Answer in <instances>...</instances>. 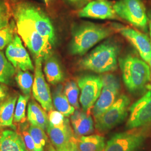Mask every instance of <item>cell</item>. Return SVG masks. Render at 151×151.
I'll list each match as a JSON object with an SVG mask.
<instances>
[{
  "mask_svg": "<svg viewBox=\"0 0 151 151\" xmlns=\"http://www.w3.org/2000/svg\"><path fill=\"white\" fill-rule=\"evenodd\" d=\"M48 151H57L55 149V148H54L53 146L52 145H50L49 147Z\"/></svg>",
  "mask_w": 151,
  "mask_h": 151,
  "instance_id": "obj_38",
  "label": "cell"
},
{
  "mask_svg": "<svg viewBox=\"0 0 151 151\" xmlns=\"http://www.w3.org/2000/svg\"><path fill=\"white\" fill-rule=\"evenodd\" d=\"M57 151H81L80 150L77 142V137L75 136L63 148Z\"/></svg>",
  "mask_w": 151,
  "mask_h": 151,
  "instance_id": "obj_33",
  "label": "cell"
},
{
  "mask_svg": "<svg viewBox=\"0 0 151 151\" xmlns=\"http://www.w3.org/2000/svg\"><path fill=\"white\" fill-rule=\"evenodd\" d=\"M148 23H149V27H150V37H151V12L149 14L148 17Z\"/></svg>",
  "mask_w": 151,
  "mask_h": 151,
  "instance_id": "obj_36",
  "label": "cell"
},
{
  "mask_svg": "<svg viewBox=\"0 0 151 151\" xmlns=\"http://www.w3.org/2000/svg\"><path fill=\"white\" fill-rule=\"evenodd\" d=\"M49 124L54 126L55 127L62 128L65 124L67 118H65V116L58 111L51 110L49 111Z\"/></svg>",
  "mask_w": 151,
  "mask_h": 151,
  "instance_id": "obj_31",
  "label": "cell"
},
{
  "mask_svg": "<svg viewBox=\"0 0 151 151\" xmlns=\"http://www.w3.org/2000/svg\"><path fill=\"white\" fill-rule=\"evenodd\" d=\"M43 60H35V76L32 87V95L46 111L53 109V104L50 88L47 83L42 70Z\"/></svg>",
  "mask_w": 151,
  "mask_h": 151,
  "instance_id": "obj_12",
  "label": "cell"
},
{
  "mask_svg": "<svg viewBox=\"0 0 151 151\" xmlns=\"http://www.w3.org/2000/svg\"><path fill=\"white\" fill-rule=\"evenodd\" d=\"M28 132L34 140L36 151H44V147L46 146L48 140L44 130L30 125L28 128Z\"/></svg>",
  "mask_w": 151,
  "mask_h": 151,
  "instance_id": "obj_26",
  "label": "cell"
},
{
  "mask_svg": "<svg viewBox=\"0 0 151 151\" xmlns=\"http://www.w3.org/2000/svg\"><path fill=\"white\" fill-rule=\"evenodd\" d=\"M149 63H150V71H151V81H150V83H149V84L147 85V88L151 90V60H150L149 62Z\"/></svg>",
  "mask_w": 151,
  "mask_h": 151,
  "instance_id": "obj_37",
  "label": "cell"
},
{
  "mask_svg": "<svg viewBox=\"0 0 151 151\" xmlns=\"http://www.w3.org/2000/svg\"><path fill=\"white\" fill-rule=\"evenodd\" d=\"M12 1V2H16V3H17L19 1V0H11Z\"/></svg>",
  "mask_w": 151,
  "mask_h": 151,
  "instance_id": "obj_40",
  "label": "cell"
},
{
  "mask_svg": "<svg viewBox=\"0 0 151 151\" xmlns=\"http://www.w3.org/2000/svg\"><path fill=\"white\" fill-rule=\"evenodd\" d=\"M15 80L24 95L30 96L34 82L32 74L29 70H22L16 69Z\"/></svg>",
  "mask_w": 151,
  "mask_h": 151,
  "instance_id": "obj_24",
  "label": "cell"
},
{
  "mask_svg": "<svg viewBox=\"0 0 151 151\" xmlns=\"http://www.w3.org/2000/svg\"><path fill=\"white\" fill-rule=\"evenodd\" d=\"M27 120L30 125L47 130L48 126V115L43 108L34 100H31L27 106Z\"/></svg>",
  "mask_w": 151,
  "mask_h": 151,
  "instance_id": "obj_20",
  "label": "cell"
},
{
  "mask_svg": "<svg viewBox=\"0 0 151 151\" xmlns=\"http://www.w3.org/2000/svg\"><path fill=\"white\" fill-rule=\"evenodd\" d=\"M120 47L113 41L101 44L82 59L79 63L81 68L97 73L113 71L117 68Z\"/></svg>",
  "mask_w": 151,
  "mask_h": 151,
  "instance_id": "obj_4",
  "label": "cell"
},
{
  "mask_svg": "<svg viewBox=\"0 0 151 151\" xmlns=\"http://www.w3.org/2000/svg\"><path fill=\"white\" fill-rule=\"evenodd\" d=\"M5 54L7 59L16 69L24 71L34 70L29 54L17 33L12 42L7 47Z\"/></svg>",
  "mask_w": 151,
  "mask_h": 151,
  "instance_id": "obj_14",
  "label": "cell"
},
{
  "mask_svg": "<svg viewBox=\"0 0 151 151\" xmlns=\"http://www.w3.org/2000/svg\"><path fill=\"white\" fill-rule=\"evenodd\" d=\"M44 61V72L49 83L54 85L64 81V75L57 58L51 55Z\"/></svg>",
  "mask_w": 151,
  "mask_h": 151,
  "instance_id": "obj_21",
  "label": "cell"
},
{
  "mask_svg": "<svg viewBox=\"0 0 151 151\" xmlns=\"http://www.w3.org/2000/svg\"><path fill=\"white\" fill-rule=\"evenodd\" d=\"M17 99V95L9 96L2 103L0 104V128L11 127L14 129L16 128L13 124L14 112Z\"/></svg>",
  "mask_w": 151,
  "mask_h": 151,
  "instance_id": "obj_19",
  "label": "cell"
},
{
  "mask_svg": "<svg viewBox=\"0 0 151 151\" xmlns=\"http://www.w3.org/2000/svg\"><path fill=\"white\" fill-rule=\"evenodd\" d=\"M81 17L101 20L117 19L113 4L108 0H93L87 3L78 13Z\"/></svg>",
  "mask_w": 151,
  "mask_h": 151,
  "instance_id": "obj_15",
  "label": "cell"
},
{
  "mask_svg": "<svg viewBox=\"0 0 151 151\" xmlns=\"http://www.w3.org/2000/svg\"><path fill=\"white\" fill-rule=\"evenodd\" d=\"M129 110L130 115L127 127L129 129L151 124V90L133 104Z\"/></svg>",
  "mask_w": 151,
  "mask_h": 151,
  "instance_id": "obj_11",
  "label": "cell"
},
{
  "mask_svg": "<svg viewBox=\"0 0 151 151\" xmlns=\"http://www.w3.org/2000/svg\"><path fill=\"white\" fill-rule=\"evenodd\" d=\"M15 73V68L0 50V82L6 85H11Z\"/></svg>",
  "mask_w": 151,
  "mask_h": 151,
  "instance_id": "obj_25",
  "label": "cell"
},
{
  "mask_svg": "<svg viewBox=\"0 0 151 151\" xmlns=\"http://www.w3.org/2000/svg\"><path fill=\"white\" fill-rule=\"evenodd\" d=\"M16 5L32 21L38 33L54 45L56 41L54 27L44 12L30 2H20L16 3Z\"/></svg>",
  "mask_w": 151,
  "mask_h": 151,
  "instance_id": "obj_7",
  "label": "cell"
},
{
  "mask_svg": "<svg viewBox=\"0 0 151 151\" xmlns=\"http://www.w3.org/2000/svg\"><path fill=\"white\" fill-rule=\"evenodd\" d=\"M70 2L78 8L84 7L87 3L89 2V0H68Z\"/></svg>",
  "mask_w": 151,
  "mask_h": 151,
  "instance_id": "obj_35",
  "label": "cell"
},
{
  "mask_svg": "<svg viewBox=\"0 0 151 151\" xmlns=\"http://www.w3.org/2000/svg\"><path fill=\"white\" fill-rule=\"evenodd\" d=\"M70 120L77 137L90 135L94 132L93 121L89 113L77 109L71 115Z\"/></svg>",
  "mask_w": 151,
  "mask_h": 151,
  "instance_id": "obj_16",
  "label": "cell"
},
{
  "mask_svg": "<svg viewBox=\"0 0 151 151\" xmlns=\"http://www.w3.org/2000/svg\"><path fill=\"white\" fill-rule=\"evenodd\" d=\"M77 145L81 151H105V139L97 134L77 137Z\"/></svg>",
  "mask_w": 151,
  "mask_h": 151,
  "instance_id": "obj_23",
  "label": "cell"
},
{
  "mask_svg": "<svg viewBox=\"0 0 151 151\" xmlns=\"http://www.w3.org/2000/svg\"><path fill=\"white\" fill-rule=\"evenodd\" d=\"M17 31L15 21L11 20L9 24L0 29V50L5 48L14 39Z\"/></svg>",
  "mask_w": 151,
  "mask_h": 151,
  "instance_id": "obj_27",
  "label": "cell"
},
{
  "mask_svg": "<svg viewBox=\"0 0 151 151\" xmlns=\"http://www.w3.org/2000/svg\"><path fill=\"white\" fill-rule=\"evenodd\" d=\"M52 101L55 109L65 117H68L74 113L75 108L69 103L63 91V87L58 84L54 88L52 95Z\"/></svg>",
  "mask_w": 151,
  "mask_h": 151,
  "instance_id": "obj_22",
  "label": "cell"
},
{
  "mask_svg": "<svg viewBox=\"0 0 151 151\" xmlns=\"http://www.w3.org/2000/svg\"><path fill=\"white\" fill-rule=\"evenodd\" d=\"M146 139L143 133L135 130L119 133L108 140L105 151H139Z\"/></svg>",
  "mask_w": 151,
  "mask_h": 151,
  "instance_id": "obj_10",
  "label": "cell"
},
{
  "mask_svg": "<svg viewBox=\"0 0 151 151\" xmlns=\"http://www.w3.org/2000/svg\"><path fill=\"white\" fill-rule=\"evenodd\" d=\"M64 93L70 105L75 108L80 109V104L78 103L79 87L75 81H68L64 87Z\"/></svg>",
  "mask_w": 151,
  "mask_h": 151,
  "instance_id": "obj_28",
  "label": "cell"
},
{
  "mask_svg": "<svg viewBox=\"0 0 151 151\" xmlns=\"http://www.w3.org/2000/svg\"><path fill=\"white\" fill-rule=\"evenodd\" d=\"M12 14V11L6 0H0V29L9 24Z\"/></svg>",
  "mask_w": 151,
  "mask_h": 151,
  "instance_id": "obj_30",
  "label": "cell"
},
{
  "mask_svg": "<svg viewBox=\"0 0 151 151\" xmlns=\"http://www.w3.org/2000/svg\"><path fill=\"white\" fill-rule=\"evenodd\" d=\"M26 147L29 151H36L35 145L32 137L28 132V129L24 130L21 132Z\"/></svg>",
  "mask_w": 151,
  "mask_h": 151,
  "instance_id": "obj_32",
  "label": "cell"
},
{
  "mask_svg": "<svg viewBox=\"0 0 151 151\" xmlns=\"http://www.w3.org/2000/svg\"><path fill=\"white\" fill-rule=\"evenodd\" d=\"M119 64L127 90L134 94L144 91L151 81L150 65L132 54L120 57Z\"/></svg>",
  "mask_w": 151,
  "mask_h": 151,
  "instance_id": "obj_2",
  "label": "cell"
},
{
  "mask_svg": "<svg viewBox=\"0 0 151 151\" xmlns=\"http://www.w3.org/2000/svg\"><path fill=\"white\" fill-rule=\"evenodd\" d=\"M47 131L56 150H58L65 147L75 136L68 119H67L65 126L62 128L55 127L49 124Z\"/></svg>",
  "mask_w": 151,
  "mask_h": 151,
  "instance_id": "obj_18",
  "label": "cell"
},
{
  "mask_svg": "<svg viewBox=\"0 0 151 151\" xmlns=\"http://www.w3.org/2000/svg\"><path fill=\"white\" fill-rule=\"evenodd\" d=\"M130 103L129 97L126 95H120L113 104L95 121V128L100 132L112 129L122 123L128 115Z\"/></svg>",
  "mask_w": 151,
  "mask_h": 151,
  "instance_id": "obj_6",
  "label": "cell"
},
{
  "mask_svg": "<svg viewBox=\"0 0 151 151\" xmlns=\"http://www.w3.org/2000/svg\"><path fill=\"white\" fill-rule=\"evenodd\" d=\"M103 87L100 95L95 104L92 114L95 120L101 116L118 99L120 84L118 78L111 74L101 76Z\"/></svg>",
  "mask_w": 151,
  "mask_h": 151,
  "instance_id": "obj_8",
  "label": "cell"
},
{
  "mask_svg": "<svg viewBox=\"0 0 151 151\" xmlns=\"http://www.w3.org/2000/svg\"><path fill=\"white\" fill-rule=\"evenodd\" d=\"M0 151H29L20 133L10 129L0 132Z\"/></svg>",
  "mask_w": 151,
  "mask_h": 151,
  "instance_id": "obj_17",
  "label": "cell"
},
{
  "mask_svg": "<svg viewBox=\"0 0 151 151\" xmlns=\"http://www.w3.org/2000/svg\"><path fill=\"white\" fill-rule=\"evenodd\" d=\"M1 128H0V132H1Z\"/></svg>",
  "mask_w": 151,
  "mask_h": 151,
  "instance_id": "obj_41",
  "label": "cell"
},
{
  "mask_svg": "<svg viewBox=\"0 0 151 151\" xmlns=\"http://www.w3.org/2000/svg\"><path fill=\"white\" fill-rule=\"evenodd\" d=\"M114 28L126 38L137 52L142 60L149 62L151 60V42L146 34L135 29L118 24H114Z\"/></svg>",
  "mask_w": 151,
  "mask_h": 151,
  "instance_id": "obj_13",
  "label": "cell"
},
{
  "mask_svg": "<svg viewBox=\"0 0 151 151\" xmlns=\"http://www.w3.org/2000/svg\"><path fill=\"white\" fill-rule=\"evenodd\" d=\"M116 14L135 27L146 30L148 22L145 6L142 0H119L113 4Z\"/></svg>",
  "mask_w": 151,
  "mask_h": 151,
  "instance_id": "obj_5",
  "label": "cell"
},
{
  "mask_svg": "<svg viewBox=\"0 0 151 151\" xmlns=\"http://www.w3.org/2000/svg\"><path fill=\"white\" fill-rule=\"evenodd\" d=\"M9 97V88L5 84L0 82V104Z\"/></svg>",
  "mask_w": 151,
  "mask_h": 151,
  "instance_id": "obj_34",
  "label": "cell"
},
{
  "mask_svg": "<svg viewBox=\"0 0 151 151\" xmlns=\"http://www.w3.org/2000/svg\"><path fill=\"white\" fill-rule=\"evenodd\" d=\"M77 84L81 90L80 103L84 111H89L94 106L100 95L103 87L101 76L86 75L80 77Z\"/></svg>",
  "mask_w": 151,
  "mask_h": 151,
  "instance_id": "obj_9",
  "label": "cell"
},
{
  "mask_svg": "<svg viewBox=\"0 0 151 151\" xmlns=\"http://www.w3.org/2000/svg\"><path fill=\"white\" fill-rule=\"evenodd\" d=\"M44 2H45V3L47 5L48 4L49 1H50V0H44Z\"/></svg>",
  "mask_w": 151,
  "mask_h": 151,
  "instance_id": "obj_39",
  "label": "cell"
},
{
  "mask_svg": "<svg viewBox=\"0 0 151 151\" xmlns=\"http://www.w3.org/2000/svg\"><path fill=\"white\" fill-rule=\"evenodd\" d=\"M12 14L16 22L17 33L35 60L40 58L43 61L52 55L53 45L38 33L32 21L16 4L14 7Z\"/></svg>",
  "mask_w": 151,
  "mask_h": 151,
  "instance_id": "obj_1",
  "label": "cell"
},
{
  "mask_svg": "<svg viewBox=\"0 0 151 151\" xmlns=\"http://www.w3.org/2000/svg\"><path fill=\"white\" fill-rule=\"evenodd\" d=\"M113 33V29L91 22L77 25L72 30V39L69 47L70 54L83 55L95 44Z\"/></svg>",
  "mask_w": 151,
  "mask_h": 151,
  "instance_id": "obj_3",
  "label": "cell"
},
{
  "mask_svg": "<svg viewBox=\"0 0 151 151\" xmlns=\"http://www.w3.org/2000/svg\"><path fill=\"white\" fill-rule=\"evenodd\" d=\"M30 97V96L19 95L14 112V122L15 123H23L27 121L26 108Z\"/></svg>",
  "mask_w": 151,
  "mask_h": 151,
  "instance_id": "obj_29",
  "label": "cell"
}]
</instances>
